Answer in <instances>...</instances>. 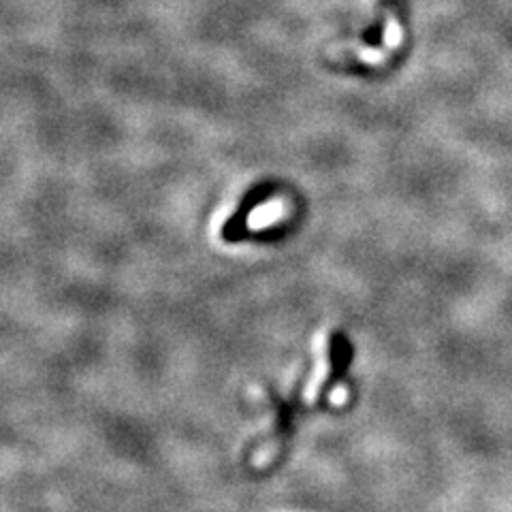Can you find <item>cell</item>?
<instances>
[{
  "instance_id": "obj_1",
  "label": "cell",
  "mask_w": 512,
  "mask_h": 512,
  "mask_svg": "<svg viewBox=\"0 0 512 512\" xmlns=\"http://www.w3.org/2000/svg\"><path fill=\"white\" fill-rule=\"evenodd\" d=\"M271 192H274V188H271V186H259V188H252L248 192V195L242 201V205H239V210L229 218L227 224H224L222 235H224V239H227V242H237L239 237H244L250 212L254 210V207H259L271 195Z\"/></svg>"
},
{
  "instance_id": "obj_2",
  "label": "cell",
  "mask_w": 512,
  "mask_h": 512,
  "mask_svg": "<svg viewBox=\"0 0 512 512\" xmlns=\"http://www.w3.org/2000/svg\"><path fill=\"white\" fill-rule=\"evenodd\" d=\"M350 357H352V348L346 340V335L338 333L331 342V378H329V384L344 378L348 365H350Z\"/></svg>"
}]
</instances>
